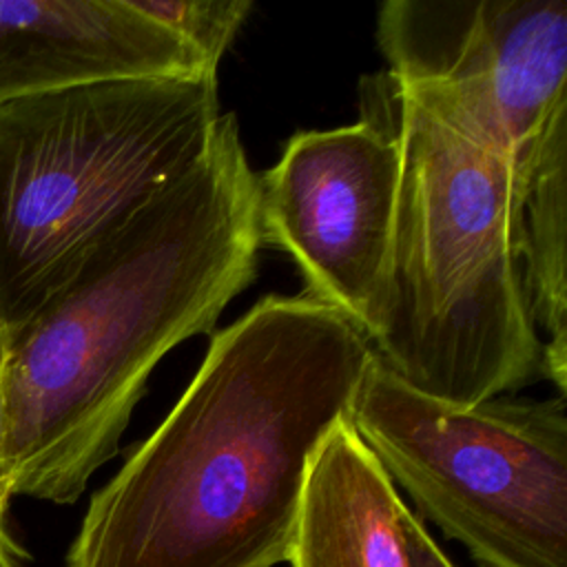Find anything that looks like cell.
<instances>
[{"label": "cell", "instance_id": "6da1fadb", "mask_svg": "<svg viewBox=\"0 0 567 567\" xmlns=\"http://www.w3.org/2000/svg\"><path fill=\"white\" fill-rule=\"evenodd\" d=\"M257 173L235 115L208 148L113 228L2 343L13 496L75 503L120 452L155 365L257 275Z\"/></svg>", "mask_w": 567, "mask_h": 567}, {"label": "cell", "instance_id": "7a4b0ae2", "mask_svg": "<svg viewBox=\"0 0 567 567\" xmlns=\"http://www.w3.org/2000/svg\"><path fill=\"white\" fill-rule=\"evenodd\" d=\"M368 339L310 295L261 297L93 494L66 567L288 563L312 456L346 419Z\"/></svg>", "mask_w": 567, "mask_h": 567}, {"label": "cell", "instance_id": "3957f363", "mask_svg": "<svg viewBox=\"0 0 567 567\" xmlns=\"http://www.w3.org/2000/svg\"><path fill=\"white\" fill-rule=\"evenodd\" d=\"M361 102L399 144V188L368 343L399 379L474 405L543 377L520 272L509 155L447 124L390 73Z\"/></svg>", "mask_w": 567, "mask_h": 567}, {"label": "cell", "instance_id": "277c9868", "mask_svg": "<svg viewBox=\"0 0 567 567\" xmlns=\"http://www.w3.org/2000/svg\"><path fill=\"white\" fill-rule=\"evenodd\" d=\"M217 71L0 100V337L186 171L219 122Z\"/></svg>", "mask_w": 567, "mask_h": 567}, {"label": "cell", "instance_id": "5b68a950", "mask_svg": "<svg viewBox=\"0 0 567 567\" xmlns=\"http://www.w3.org/2000/svg\"><path fill=\"white\" fill-rule=\"evenodd\" d=\"M346 423L478 567H567L565 396L458 405L412 388L372 354Z\"/></svg>", "mask_w": 567, "mask_h": 567}, {"label": "cell", "instance_id": "8992f818", "mask_svg": "<svg viewBox=\"0 0 567 567\" xmlns=\"http://www.w3.org/2000/svg\"><path fill=\"white\" fill-rule=\"evenodd\" d=\"M377 44L385 73L512 159L567 109V0H388Z\"/></svg>", "mask_w": 567, "mask_h": 567}, {"label": "cell", "instance_id": "52a82bcc", "mask_svg": "<svg viewBox=\"0 0 567 567\" xmlns=\"http://www.w3.org/2000/svg\"><path fill=\"white\" fill-rule=\"evenodd\" d=\"M399 144L365 102L361 117L295 133L257 175L261 239L288 252L306 295L332 306L365 337L390 252Z\"/></svg>", "mask_w": 567, "mask_h": 567}, {"label": "cell", "instance_id": "ba28073f", "mask_svg": "<svg viewBox=\"0 0 567 567\" xmlns=\"http://www.w3.org/2000/svg\"><path fill=\"white\" fill-rule=\"evenodd\" d=\"M208 69L131 0H0V100Z\"/></svg>", "mask_w": 567, "mask_h": 567}, {"label": "cell", "instance_id": "9c48e42d", "mask_svg": "<svg viewBox=\"0 0 567 567\" xmlns=\"http://www.w3.org/2000/svg\"><path fill=\"white\" fill-rule=\"evenodd\" d=\"M408 505L343 421L312 456L288 563L292 567H412Z\"/></svg>", "mask_w": 567, "mask_h": 567}, {"label": "cell", "instance_id": "30bf717a", "mask_svg": "<svg viewBox=\"0 0 567 567\" xmlns=\"http://www.w3.org/2000/svg\"><path fill=\"white\" fill-rule=\"evenodd\" d=\"M518 255L532 321L543 332V377L567 388V109L514 159Z\"/></svg>", "mask_w": 567, "mask_h": 567}, {"label": "cell", "instance_id": "8fae6325", "mask_svg": "<svg viewBox=\"0 0 567 567\" xmlns=\"http://www.w3.org/2000/svg\"><path fill=\"white\" fill-rule=\"evenodd\" d=\"M137 11L175 33L217 71L252 11V0H131Z\"/></svg>", "mask_w": 567, "mask_h": 567}, {"label": "cell", "instance_id": "7c38bea8", "mask_svg": "<svg viewBox=\"0 0 567 567\" xmlns=\"http://www.w3.org/2000/svg\"><path fill=\"white\" fill-rule=\"evenodd\" d=\"M405 538L412 567H454L412 509L405 514Z\"/></svg>", "mask_w": 567, "mask_h": 567}, {"label": "cell", "instance_id": "4fadbf2b", "mask_svg": "<svg viewBox=\"0 0 567 567\" xmlns=\"http://www.w3.org/2000/svg\"><path fill=\"white\" fill-rule=\"evenodd\" d=\"M11 498H13V489H11L9 463H7V450H4V414H2V401H0V525L2 527H4Z\"/></svg>", "mask_w": 567, "mask_h": 567}, {"label": "cell", "instance_id": "5bb4252c", "mask_svg": "<svg viewBox=\"0 0 567 567\" xmlns=\"http://www.w3.org/2000/svg\"><path fill=\"white\" fill-rule=\"evenodd\" d=\"M0 567H24V551L0 525Z\"/></svg>", "mask_w": 567, "mask_h": 567}, {"label": "cell", "instance_id": "9a60e30c", "mask_svg": "<svg viewBox=\"0 0 567 567\" xmlns=\"http://www.w3.org/2000/svg\"><path fill=\"white\" fill-rule=\"evenodd\" d=\"M0 361H2V337H0Z\"/></svg>", "mask_w": 567, "mask_h": 567}]
</instances>
